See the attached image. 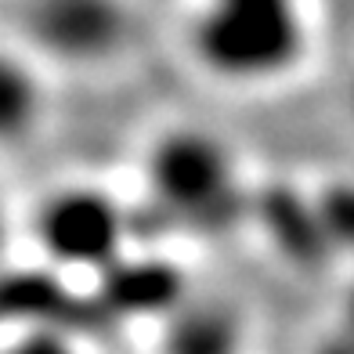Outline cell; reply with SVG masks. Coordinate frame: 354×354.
<instances>
[{"label":"cell","instance_id":"cell-1","mask_svg":"<svg viewBox=\"0 0 354 354\" xmlns=\"http://www.w3.org/2000/svg\"><path fill=\"white\" fill-rule=\"evenodd\" d=\"M311 0H196L188 44L224 84L253 87L289 76L311 51Z\"/></svg>","mask_w":354,"mask_h":354},{"label":"cell","instance_id":"cell-2","mask_svg":"<svg viewBox=\"0 0 354 354\" xmlns=\"http://www.w3.org/2000/svg\"><path fill=\"white\" fill-rule=\"evenodd\" d=\"M120 37L112 0H33L26 11V47L37 58L47 51L58 62H87L109 55Z\"/></svg>","mask_w":354,"mask_h":354},{"label":"cell","instance_id":"cell-3","mask_svg":"<svg viewBox=\"0 0 354 354\" xmlns=\"http://www.w3.org/2000/svg\"><path fill=\"white\" fill-rule=\"evenodd\" d=\"M47 120L44 62L26 44H0V156L29 145Z\"/></svg>","mask_w":354,"mask_h":354}]
</instances>
